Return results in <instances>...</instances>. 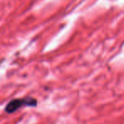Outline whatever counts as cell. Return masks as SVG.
<instances>
[{
	"label": "cell",
	"mask_w": 124,
	"mask_h": 124,
	"mask_svg": "<svg viewBox=\"0 0 124 124\" xmlns=\"http://www.w3.org/2000/svg\"><path fill=\"white\" fill-rule=\"evenodd\" d=\"M37 101L36 100L32 98H25V99H16V100H13L6 105L5 110L9 113H12V112L17 110L19 108L22 106H34L36 105Z\"/></svg>",
	"instance_id": "obj_1"
}]
</instances>
